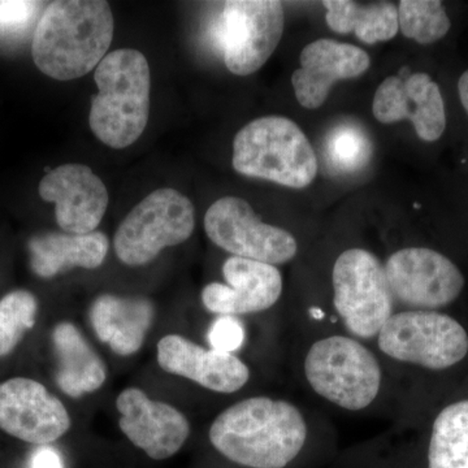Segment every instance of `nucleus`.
I'll list each match as a JSON object with an SVG mask.
<instances>
[{
	"label": "nucleus",
	"mask_w": 468,
	"mask_h": 468,
	"mask_svg": "<svg viewBox=\"0 0 468 468\" xmlns=\"http://www.w3.org/2000/svg\"><path fill=\"white\" fill-rule=\"evenodd\" d=\"M374 154V144L367 132L356 122L335 125L325 137L326 167L335 175H350L362 171Z\"/></svg>",
	"instance_id": "obj_24"
},
{
	"label": "nucleus",
	"mask_w": 468,
	"mask_h": 468,
	"mask_svg": "<svg viewBox=\"0 0 468 468\" xmlns=\"http://www.w3.org/2000/svg\"><path fill=\"white\" fill-rule=\"evenodd\" d=\"M70 417L45 385L27 378L0 383V430L21 441L48 445L66 435Z\"/></svg>",
	"instance_id": "obj_12"
},
{
	"label": "nucleus",
	"mask_w": 468,
	"mask_h": 468,
	"mask_svg": "<svg viewBox=\"0 0 468 468\" xmlns=\"http://www.w3.org/2000/svg\"><path fill=\"white\" fill-rule=\"evenodd\" d=\"M158 363L167 374L192 380L212 392H237L250 378L248 366L233 354L205 349L180 335H168L159 341Z\"/></svg>",
	"instance_id": "obj_18"
},
{
	"label": "nucleus",
	"mask_w": 468,
	"mask_h": 468,
	"mask_svg": "<svg viewBox=\"0 0 468 468\" xmlns=\"http://www.w3.org/2000/svg\"><path fill=\"white\" fill-rule=\"evenodd\" d=\"M428 468H468V399L452 403L437 415Z\"/></svg>",
	"instance_id": "obj_23"
},
{
	"label": "nucleus",
	"mask_w": 468,
	"mask_h": 468,
	"mask_svg": "<svg viewBox=\"0 0 468 468\" xmlns=\"http://www.w3.org/2000/svg\"><path fill=\"white\" fill-rule=\"evenodd\" d=\"M300 63L292 76L295 97L304 109L318 110L335 82L362 76L371 66V58L356 46L322 38L302 50Z\"/></svg>",
	"instance_id": "obj_17"
},
{
	"label": "nucleus",
	"mask_w": 468,
	"mask_h": 468,
	"mask_svg": "<svg viewBox=\"0 0 468 468\" xmlns=\"http://www.w3.org/2000/svg\"><path fill=\"white\" fill-rule=\"evenodd\" d=\"M208 343L212 349L232 354L245 341V329L236 316L221 315L208 331Z\"/></svg>",
	"instance_id": "obj_28"
},
{
	"label": "nucleus",
	"mask_w": 468,
	"mask_h": 468,
	"mask_svg": "<svg viewBox=\"0 0 468 468\" xmlns=\"http://www.w3.org/2000/svg\"><path fill=\"white\" fill-rule=\"evenodd\" d=\"M116 409L120 430L151 460L174 457L190 435L189 420L180 410L151 399L138 388L122 390L116 399Z\"/></svg>",
	"instance_id": "obj_13"
},
{
	"label": "nucleus",
	"mask_w": 468,
	"mask_h": 468,
	"mask_svg": "<svg viewBox=\"0 0 468 468\" xmlns=\"http://www.w3.org/2000/svg\"><path fill=\"white\" fill-rule=\"evenodd\" d=\"M39 196L55 203L58 227L69 234L95 232L109 206L106 185L88 165L77 163L51 169L39 183Z\"/></svg>",
	"instance_id": "obj_15"
},
{
	"label": "nucleus",
	"mask_w": 468,
	"mask_h": 468,
	"mask_svg": "<svg viewBox=\"0 0 468 468\" xmlns=\"http://www.w3.org/2000/svg\"><path fill=\"white\" fill-rule=\"evenodd\" d=\"M205 230L215 245L233 257L284 264L298 251L292 233L263 223L248 202L237 197L218 199L206 212Z\"/></svg>",
	"instance_id": "obj_10"
},
{
	"label": "nucleus",
	"mask_w": 468,
	"mask_h": 468,
	"mask_svg": "<svg viewBox=\"0 0 468 468\" xmlns=\"http://www.w3.org/2000/svg\"><path fill=\"white\" fill-rule=\"evenodd\" d=\"M29 468H64L63 458L57 449L41 445L30 457Z\"/></svg>",
	"instance_id": "obj_29"
},
{
	"label": "nucleus",
	"mask_w": 468,
	"mask_h": 468,
	"mask_svg": "<svg viewBox=\"0 0 468 468\" xmlns=\"http://www.w3.org/2000/svg\"><path fill=\"white\" fill-rule=\"evenodd\" d=\"M94 80L100 92L91 100L92 133L112 149H125L143 135L149 122L147 58L133 48H120L103 58L95 68Z\"/></svg>",
	"instance_id": "obj_3"
},
{
	"label": "nucleus",
	"mask_w": 468,
	"mask_h": 468,
	"mask_svg": "<svg viewBox=\"0 0 468 468\" xmlns=\"http://www.w3.org/2000/svg\"><path fill=\"white\" fill-rule=\"evenodd\" d=\"M113 30L112 11L103 0L52 2L34 30V64L58 81L80 79L106 57Z\"/></svg>",
	"instance_id": "obj_2"
},
{
	"label": "nucleus",
	"mask_w": 468,
	"mask_h": 468,
	"mask_svg": "<svg viewBox=\"0 0 468 468\" xmlns=\"http://www.w3.org/2000/svg\"><path fill=\"white\" fill-rule=\"evenodd\" d=\"M390 358L430 369H445L468 353V335L457 320L436 311H403L390 316L378 335Z\"/></svg>",
	"instance_id": "obj_8"
},
{
	"label": "nucleus",
	"mask_w": 468,
	"mask_h": 468,
	"mask_svg": "<svg viewBox=\"0 0 468 468\" xmlns=\"http://www.w3.org/2000/svg\"><path fill=\"white\" fill-rule=\"evenodd\" d=\"M38 302L32 292L14 291L0 301V358L7 356L36 324Z\"/></svg>",
	"instance_id": "obj_26"
},
{
	"label": "nucleus",
	"mask_w": 468,
	"mask_h": 468,
	"mask_svg": "<svg viewBox=\"0 0 468 468\" xmlns=\"http://www.w3.org/2000/svg\"><path fill=\"white\" fill-rule=\"evenodd\" d=\"M227 284L212 282L203 289L206 309L218 315H246L271 309L282 297V276L261 261L228 258L223 266Z\"/></svg>",
	"instance_id": "obj_16"
},
{
	"label": "nucleus",
	"mask_w": 468,
	"mask_h": 468,
	"mask_svg": "<svg viewBox=\"0 0 468 468\" xmlns=\"http://www.w3.org/2000/svg\"><path fill=\"white\" fill-rule=\"evenodd\" d=\"M458 92H460L462 106L464 107L468 115V69L458 81Z\"/></svg>",
	"instance_id": "obj_30"
},
{
	"label": "nucleus",
	"mask_w": 468,
	"mask_h": 468,
	"mask_svg": "<svg viewBox=\"0 0 468 468\" xmlns=\"http://www.w3.org/2000/svg\"><path fill=\"white\" fill-rule=\"evenodd\" d=\"M109 249L106 234L97 230L89 234H41L30 239V266L43 279L76 267L95 270L106 261Z\"/></svg>",
	"instance_id": "obj_20"
},
{
	"label": "nucleus",
	"mask_w": 468,
	"mask_h": 468,
	"mask_svg": "<svg viewBox=\"0 0 468 468\" xmlns=\"http://www.w3.org/2000/svg\"><path fill=\"white\" fill-rule=\"evenodd\" d=\"M399 24L403 36L420 45L442 39L451 30V20L439 0H402Z\"/></svg>",
	"instance_id": "obj_25"
},
{
	"label": "nucleus",
	"mask_w": 468,
	"mask_h": 468,
	"mask_svg": "<svg viewBox=\"0 0 468 468\" xmlns=\"http://www.w3.org/2000/svg\"><path fill=\"white\" fill-rule=\"evenodd\" d=\"M52 343L58 365L57 383L61 392L79 399L106 383V365L75 324L58 323L52 332Z\"/></svg>",
	"instance_id": "obj_21"
},
{
	"label": "nucleus",
	"mask_w": 468,
	"mask_h": 468,
	"mask_svg": "<svg viewBox=\"0 0 468 468\" xmlns=\"http://www.w3.org/2000/svg\"><path fill=\"white\" fill-rule=\"evenodd\" d=\"M384 268L393 298L415 309L446 306L463 291L464 277L458 267L431 249H402Z\"/></svg>",
	"instance_id": "obj_11"
},
{
	"label": "nucleus",
	"mask_w": 468,
	"mask_h": 468,
	"mask_svg": "<svg viewBox=\"0 0 468 468\" xmlns=\"http://www.w3.org/2000/svg\"><path fill=\"white\" fill-rule=\"evenodd\" d=\"M41 8L39 2L0 0V36L15 37L26 32Z\"/></svg>",
	"instance_id": "obj_27"
},
{
	"label": "nucleus",
	"mask_w": 468,
	"mask_h": 468,
	"mask_svg": "<svg viewBox=\"0 0 468 468\" xmlns=\"http://www.w3.org/2000/svg\"><path fill=\"white\" fill-rule=\"evenodd\" d=\"M325 21L338 34L356 33L359 41H390L399 29V9L392 3L359 5L349 0H325Z\"/></svg>",
	"instance_id": "obj_22"
},
{
	"label": "nucleus",
	"mask_w": 468,
	"mask_h": 468,
	"mask_svg": "<svg viewBox=\"0 0 468 468\" xmlns=\"http://www.w3.org/2000/svg\"><path fill=\"white\" fill-rule=\"evenodd\" d=\"M194 227V206L189 198L175 189L155 190L117 228L113 248L126 266H144L163 249L189 239Z\"/></svg>",
	"instance_id": "obj_7"
},
{
	"label": "nucleus",
	"mask_w": 468,
	"mask_h": 468,
	"mask_svg": "<svg viewBox=\"0 0 468 468\" xmlns=\"http://www.w3.org/2000/svg\"><path fill=\"white\" fill-rule=\"evenodd\" d=\"M375 119L381 124L410 120L420 140L435 143L446 128V111L439 85L426 73L390 76L375 92Z\"/></svg>",
	"instance_id": "obj_14"
},
{
	"label": "nucleus",
	"mask_w": 468,
	"mask_h": 468,
	"mask_svg": "<svg viewBox=\"0 0 468 468\" xmlns=\"http://www.w3.org/2000/svg\"><path fill=\"white\" fill-rule=\"evenodd\" d=\"M155 316L153 302L143 297L103 294L92 302L90 323L101 343L117 356H133L143 347Z\"/></svg>",
	"instance_id": "obj_19"
},
{
	"label": "nucleus",
	"mask_w": 468,
	"mask_h": 468,
	"mask_svg": "<svg viewBox=\"0 0 468 468\" xmlns=\"http://www.w3.org/2000/svg\"><path fill=\"white\" fill-rule=\"evenodd\" d=\"M284 8L275 0H232L209 27V39L236 76L260 70L284 33Z\"/></svg>",
	"instance_id": "obj_6"
},
{
	"label": "nucleus",
	"mask_w": 468,
	"mask_h": 468,
	"mask_svg": "<svg viewBox=\"0 0 468 468\" xmlns=\"http://www.w3.org/2000/svg\"><path fill=\"white\" fill-rule=\"evenodd\" d=\"M334 302L351 334L372 338L393 315V294L385 268L374 254L349 249L335 261Z\"/></svg>",
	"instance_id": "obj_9"
},
{
	"label": "nucleus",
	"mask_w": 468,
	"mask_h": 468,
	"mask_svg": "<svg viewBox=\"0 0 468 468\" xmlns=\"http://www.w3.org/2000/svg\"><path fill=\"white\" fill-rule=\"evenodd\" d=\"M304 374L319 396L350 411L371 405L381 387V368L374 354L344 335L314 344L304 360Z\"/></svg>",
	"instance_id": "obj_5"
},
{
	"label": "nucleus",
	"mask_w": 468,
	"mask_h": 468,
	"mask_svg": "<svg viewBox=\"0 0 468 468\" xmlns=\"http://www.w3.org/2000/svg\"><path fill=\"white\" fill-rule=\"evenodd\" d=\"M208 436L214 448L234 463L284 468L303 449L307 426L292 403L254 397L221 412Z\"/></svg>",
	"instance_id": "obj_1"
},
{
	"label": "nucleus",
	"mask_w": 468,
	"mask_h": 468,
	"mask_svg": "<svg viewBox=\"0 0 468 468\" xmlns=\"http://www.w3.org/2000/svg\"><path fill=\"white\" fill-rule=\"evenodd\" d=\"M233 168L249 177L303 189L315 180L318 159L309 138L291 119L252 120L234 137Z\"/></svg>",
	"instance_id": "obj_4"
}]
</instances>
